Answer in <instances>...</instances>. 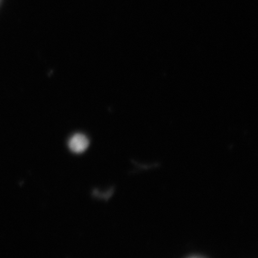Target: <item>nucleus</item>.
<instances>
[{"label":"nucleus","instance_id":"obj_1","mask_svg":"<svg viewBox=\"0 0 258 258\" xmlns=\"http://www.w3.org/2000/svg\"><path fill=\"white\" fill-rule=\"evenodd\" d=\"M88 147V140L83 134H76L69 142V148L75 153H82Z\"/></svg>","mask_w":258,"mask_h":258}]
</instances>
